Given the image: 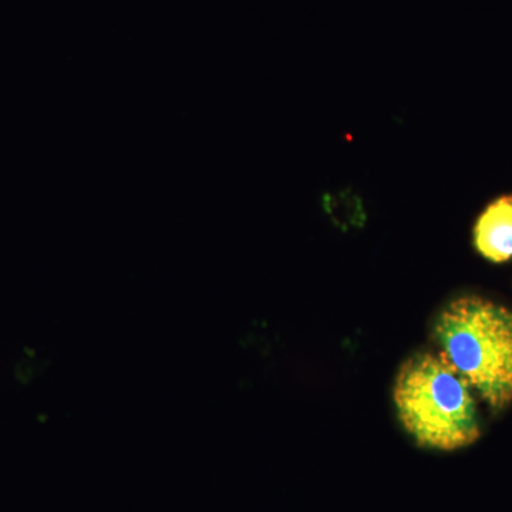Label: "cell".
Listing matches in <instances>:
<instances>
[{"label": "cell", "instance_id": "cell-1", "mask_svg": "<svg viewBox=\"0 0 512 512\" xmlns=\"http://www.w3.org/2000/svg\"><path fill=\"white\" fill-rule=\"evenodd\" d=\"M439 353L494 412L512 403V311L480 295L458 296L431 328Z\"/></svg>", "mask_w": 512, "mask_h": 512}, {"label": "cell", "instance_id": "cell-2", "mask_svg": "<svg viewBox=\"0 0 512 512\" xmlns=\"http://www.w3.org/2000/svg\"><path fill=\"white\" fill-rule=\"evenodd\" d=\"M393 402L403 429L420 447L456 451L481 437L473 389L439 352L404 360L394 380Z\"/></svg>", "mask_w": 512, "mask_h": 512}, {"label": "cell", "instance_id": "cell-3", "mask_svg": "<svg viewBox=\"0 0 512 512\" xmlns=\"http://www.w3.org/2000/svg\"><path fill=\"white\" fill-rule=\"evenodd\" d=\"M473 247L495 265L512 261V194L488 202L473 225Z\"/></svg>", "mask_w": 512, "mask_h": 512}, {"label": "cell", "instance_id": "cell-4", "mask_svg": "<svg viewBox=\"0 0 512 512\" xmlns=\"http://www.w3.org/2000/svg\"><path fill=\"white\" fill-rule=\"evenodd\" d=\"M323 210L336 227L348 231L366 222L365 204L356 192L343 190L323 195Z\"/></svg>", "mask_w": 512, "mask_h": 512}]
</instances>
